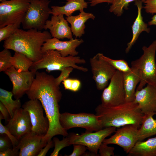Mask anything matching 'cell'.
Returning a JSON list of instances; mask_svg holds the SVG:
<instances>
[{
  "instance_id": "cell-1",
  "label": "cell",
  "mask_w": 156,
  "mask_h": 156,
  "mask_svg": "<svg viewBox=\"0 0 156 156\" xmlns=\"http://www.w3.org/2000/svg\"><path fill=\"white\" fill-rule=\"evenodd\" d=\"M55 78L53 75L45 72L37 71L32 85L26 93L29 99L39 100L45 112L49 127L42 140L47 142L55 135H60L64 137L68 134L60 122L59 103L62 95L59 86L55 83Z\"/></svg>"
},
{
  "instance_id": "cell-2",
  "label": "cell",
  "mask_w": 156,
  "mask_h": 156,
  "mask_svg": "<svg viewBox=\"0 0 156 156\" xmlns=\"http://www.w3.org/2000/svg\"><path fill=\"white\" fill-rule=\"evenodd\" d=\"M52 38L50 33L32 29L25 30L18 29L4 40V48L25 55L34 62L40 60L43 53L42 47L47 40Z\"/></svg>"
},
{
  "instance_id": "cell-3",
  "label": "cell",
  "mask_w": 156,
  "mask_h": 156,
  "mask_svg": "<svg viewBox=\"0 0 156 156\" xmlns=\"http://www.w3.org/2000/svg\"><path fill=\"white\" fill-rule=\"evenodd\" d=\"M95 111L102 129L112 127L119 128L130 124L140 128L144 115L138 104L133 101L109 107L100 104Z\"/></svg>"
},
{
  "instance_id": "cell-4",
  "label": "cell",
  "mask_w": 156,
  "mask_h": 156,
  "mask_svg": "<svg viewBox=\"0 0 156 156\" xmlns=\"http://www.w3.org/2000/svg\"><path fill=\"white\" fill-rule=\"evenodd\" d=\"M86 63V60L80 57L71 55L63 57L57 50H49L43 53L40 60L33 62L29 70L36 73L39 69H45L47 72L50 73L54 70L61 71L65 67H71L86 72L88 71L87 68L77 65Z\"/></svg>"
},
{
  "instance_id": "cell-5",
  "label": "cell",
  "mask_w": 156,
  "mask_h": 156,
  "mask_svg": "<svg viewBox=\"0 0 156 156\" xmlns=\"http://www.w3.org/2000/svg\"><path fill=\"white\" fill-rule=\"evenodd\" d=\"M142 49V55L131 63V66L138 69L141 75V79L136 90L141 89L147 84L156 87V40L154 41L148 47L144 46Z\"/></svg>"
},
{
  "instance_id": "cell-6",
  "label": "cell",
  "mask_w": 156,
  "mask_h": 156,
  "mask_svg": "<svg viewBox=\"0 0 156 156\" xmlns=\"http://www.w3.org/2000/svg\"><path fill=\"white\" fill-rule=\"evenodd\" d=\"M30 4L22 22L23 28L44 29L46 21L51 14L49 0H29Z\"/></svg>"
},
{
  "instance_id": "cell-7",
  "label": "cell",
  "mask_w": 156,
  "mask_h": 156,
  "mask_svg": "<svg viewBox=\"0 0 156 156\" xmlns=\"http://www.w3.org/2000/svg\"><path fill=\"white\" fill-rule=\"evenodd\" d=\"M59 121L62 127L66 131L76 127L83 128L89 132L103 129L98 116L93 114L64 112L60 114Z\"/></svg>"
},
{
  "instance_id": "cell-8",
  "label": "cell",
  "mask_w": 156,
  "mask_h": 156,
  "mask_svg": "<svg viewBox=\"0 0 156 156\" xmlns=\"http://www.w3.org/2000/svg\"><path fill=\"white\" fill-rule=\"evenodd\" d=\"M116 127H109L94 132L86 131L79 135L70 133L67 135L70 145L80 144L86 147L89 151L96 156L99 146L105 138L115 132Z\"/></svg>"
},
{
  "instance_id": "cell-9",
  "label": "cell",
  "mask_w": 156,
  "mask_h": 156,
  "mask_svg": "<svg viewBox=\"0 0 156 156\" xmlns=\"http://www.w3.org/2000/svg\"><path fill=\"white\" fill-rule=\"evenodd\" d=\"M29 4V0H5L1 1L0 28L9 24L22 22Z\"/></svg>"
},
{
  "instance_id": "cell-10",
  "label": "cell",
  "mask_w": 156,
  "mask_h": 156,
  "mask_svg": "<svg viewBox=\"0 0 156 156\" xmlns=\"http://www.w3.org/2000/svg\"><path fill=\"white\" fill-rule=\"evenodd\" d=\"M110 80L101 96V104L107 107L116 106L125 102L122 73L116 70Z\"/></svg>"
},
{
  "instance_id": "cell-11",
  "label": "cell",
  "mask_w": 156,
  "mask_h": 156,
  "mask_svg": "<svg viewBox=\"0 0 156 156\" xmlns=\"http://www.w3.org/2000/svg\"><path fill=\"white\" fill-rule=\"evenodd\" d=\"M89 61L92 78L96 88L99 90H103L116 70L102 58L101 53L97 54L90 58Z\"/></svg>"
},
{
  "instance_id": "cell-12",
  "label": "cell",
  "mask_w": 156,
  "mask_h": 156,
  "mask_svg": "<svg viewBox=\"0 0 156 156\" xmlns=\"http://www.w3.org/2000/svg\"><path fill=\"white\" fill-rule=\"evenodd\" d=\"M22 108L29 114L32 126L31 131L44 136L48 131L49 124L48 118L44 116V109L40 101L36 99H29L23 105Z\"/></svg>"
},
{
  "instance_id": "cell-13",
  "label": "cell",
  "mask_w": 156,
  "mask_h": 156,
  "mask_svg": "<svg viewBox=\"0 0 156 156\" xmlns=\"http://www.w3.org/2000/svg\"><path fill=\"white\" fill-rule=\"evenodd\" d=\"M117 129L115 133L110 138L105 139L103 142L107 144H115L122 147L128 153L138 141V132L139 128L131 124L122 126Z\"/></svg>"
},
{
  "instance_id": "cell-14",
  "label": "cell",
  "mask_w": 156,
  "mask_h": 156,
  "mask_svg": "<svg viewBox=\"0 0 156 156\" xmlns=\"http://www.w3.org/2000/svg\"><path fill=\"white\" fill-rule=\"evenodd\" d=\"M5 73L12 83V92L16 99H20L29 89L36 73L31 71L19 72L13 66Z\"/></svg>"
},
{
  "instance_id": "cell-15",
  "label": "cell",
  "mask_w": 156,
  "mask_h": 156,
  "mask_svg": "<svg viewBox=\"0 0 156 156\" xmlns=\"http://www.w3.org/2000/svg\"><path fill=\"white\" fill-rule=\"evenodd\" d=\"M5 126L19 140L24 135L31 132L32 127L28 112L21 107L16 110L13 117L10 119Z\"/></svg>"
},
{
  "instance_id": "cell-16",
  "label": "cell",
  "mask_w": 156,
  "mask_h": 156,
  "mask_svg": "<svg viewBox=\"0 0 156 156\" xmlns=\"http://www.w3.org/2000/svg\"><path fill=\"white\" fill-rule=\"evenodd\" d=\"M83 42L82 39L73 38L67 41H62L55 38H51L43 44L42 51L43 53L49 50H55L59 52L63 57L76 56L79 53L76 50V48Z\"/></svg>"
},
{
  "instance_id": "cell-17",
  "label": "cell",
  "mask_w": 156,
  "mask_h": 156,
  "mask_svg": "<svg viewBox=\"0 0 156 156\" xmlns=\"http://www.w3.org/2000/svg\"><path fill=\"white\" fill-rule=\"evenodd\" d=\"M43 136L38 135L31 131L19 140L18 146L19 156H38L41 150L47 142L42 141Z\"/></svg>"
},
{
  "instance_id": "cell-18",
  "label": "cell",
  "mask_w": 156,
  "mask_h": 156,
  "mask_svg": "<svg viewBox=\"0 0 156 156\" xmlns=\"http://www.w3.org/2000/svg\"><path fill=\"white\" fill-rule=\"evenodd\" d=\"M133 102L138 103L144 114L156 113V87L147 84L140 90H136Z\"/></svg>"
},
{
  "instance_id": "cell-19",
  "label": "cell",
  "mask_w": 156,
  "mask_h": 156,
  "mask_svg": "<svg viewBox=\"0 0 156 156\" xmlns=\"http://www.w3.org/2000/svg\"><path fill=\"white\" fill-rule=\"evenodd\" d=\"M68 22L64 18V15H52L50 20L46 22L44 29L50 31L52 37L59 39L72 38L71 28Z\"/></svg>"
},
{
  "instance_id": "cell-20",
  "label": "cell",
  "mask_w": 156,
  "mask_h": 156,
  "mask_svg": "<svg viewBox=\"0 0 156 156\" xmlns=\"http://www.w3.org/2000/svg\"><path fill=\"white\" fill-rule=\"evenodd\" d=\"M132 71L122 73L124 88L125 93V102H133L137 85L141 79V75L137 68L131 66Z\"/></svg>"
},
{
  "instance_id": "cell-21",
  "label": "cell",
  "mask_w": 156,
  "mask_h": 156,
  "mask_svg": "<svg viewBox=\"0 0 156 156\" xmlns=\"http://www.w3.org/2000/svg\"><path fill=\"white\" fill-rule=\"evenodd\" d=\"M142 2L140 1H136L135 4L138 9L137 17L132 27L133 35L131 40L127 44V47L125 52L128 53L132 46L135 43L140 34L143 31H145L149 33L150 29L148 27V24L143 21L142 15Z\"/></svg>"
},
{
  "instance_id": "cell-22",
  "label": "cell",
  "mask_w": 156,
  "mask_h": 156,
  "mask_svg": "<svg viewBox=\"0 0 156 156\" xmlns=\"http://www.w3.org/2000/svg\"><path fill=\"white\" fill-rule=\"evenodd\" d=\"M79 15L67 17L66 20L71 25V29L76 37H80L85 33V23L90 19H94L95 16L92 13L86 12L82 10Z\"/></svg>"
},
{
  "instance_id": "cell-23",
  "label": "cell",
  "mask_w": 156,
  "mask_h": 156,
  "mask_svg": "<svg viewBox=\"0 0 156 156\" xmlns=\"http://www.w3.org/2000/svg\"><path fill=\"white\" fill-rule=\"evenodd\" d=\"M88 4L85 0H67L63 6H51V14L56 15H65L68 17L71 16L76 11H80L87 8Z\"/></svg>"
},
{
  "instance_id": "cell-24",
  "label": "cell",
  "mask_w": 156,
  "mask_h": 156,
  "mask_svg": "<svg viewBox=\"0 0 156 156\" xmlns=\"http://www.w3.org/2000/svg\"><path fill=\"white\" fill-rule=\"evenodd\" d=\"M128 154L129 156H156V137L137 141Z\"/></svg>"
},
{
  "instance_id": "cell-25",
  "label": "cell",
  "mask_w": 156,
  "mask_h": 156,
  "mask_svg": "<svg viewBox=\"0 0 156 156\" xmlns=\"http://www.w3.org/2000/svg\"><path fill=\"white\" fill-rule=\"evenodd\" d=\"M156 113H150L144 115L142 123L137 134L138 141L156 135V119L153 118Z\"/></svg>"
},
{
  "instance_id": "cell-26",
  "label": "cell",
  "mask_w": 156,
  "mask_h": 156,
  "mask_svg": "<svg viewBox=\"0 0 156 156\" xmlns=\"http://www.w3.org/2000/svg\"><path fill=\"white\" fill-rule=\"evenodd\" d=\"M13 94L12 91L0 88V101L7 108L9 113L10 118L13 117L14 112L21 107L20 99L14 100L12 99Z\"/></svg>"
},
{
  "instance_id": "cell-27",
  "label": "cell",
  "mask_w": 156,
  "mask_h": 156,
  "mask_svg": "<svg viewBox=\"0 0 156 156\" xmlns=\"http://www.w3.org/2000/svg\"><path fill=\"white\" fill-rule=\"evenodd\" d=\"M10 62L15 69L19 72H28L33 62L24 54L15 52L10 59Z\"/></svg>"
},
{
  "instance_id": "cell-28",
  "label": "cell",
  "mask_w": 156,
  "mask_h": 156,
  "mask_svg": "<svg viewBox=\"0 0 156 156\" xmlns=\"http://www.w3.org/2000/svg\"><path fill=\"white\" fill-rule=\"evenodd\" d=\"M136 1L144 2L145 0H113L109 10L117 16H120L123 13V9L127 8L129 3Z\"/></svg>"
},
{
  "instance_id": "cell-29",
  "label": "cell",
  "mask_w": 156,
  "mask_h": 156,
  "mask_svg": "<svg viewBox=\"0 0 156 156\" xmlns=\"http://www.w3.org/2000/svg\"><path fill=\"white\" fill-rule=\"evenodd\" d=\"M102 58L113 66L116 70L122 73L130 72L132 69L127 62L124 60H114L104 56L101 53Z\"/></svg>"
},
{
  "instance_id": "cell-30",
  "label": "cell",
  "mask_w": 156,
  "mask_h": 156,
  "mask_svg": "<svg viewBox=\"0 0 156 156\" xmlns=\"http://www.w3.org/2000/svg\"><path fill=\"white\" fill-rule=\"evenodd\" d=\"M21 23L20 21L0 28V42L7 39L14 34L19 29Z\"/></svg>"
},
{
  "instance_id": "cell-31",
  "label": "cell",
  "mask_w": 156,
  "mask_h": 156,
  "mask_svg": "<svg viewBox=\"0 0 156 156\" xmlns=\"http://www.w3.org/2000/svg\"><path fill=\"white\" fill-rule=\"evenodd\" d=\"M9 49L4 48L0 52V72H5L12 66L10 62L11 53Z\"/></svg>"
},
{
  "instance_id": "cell-32",
  "label": "cell",
  "mask_w": 156,
  "mask_h": 156,
  "mask_svg": "<svg viewBox=\"0 0 156 156\" xmlns=\"http://www.w3.org/2000/svg\"><path fill=\"white\" fill-rule=\"evenodd\" d=\"M53 141L54 143V148L50 156H58L60 151L62 148L70 145L68 138L66 136L62 140H60L57 137L53 138Z\"/></svg>"
},
{
  "instance_id": "cell-33",
  "label": "cell",
  "mask_w": 156,
  "mask_h": 156,
  "mask_svg": "<svg viewBox=\"0 0 156 156\" xmlns=\"http://www.w3.org/2000/svg\"><path fill=\"white\" fill-rule=\"evenodd\" d=\"M2 119H0V134L6 135L10 140L12 145L13 148L17 147L19 143V140L14 136L9 131L5 126H4L1 123Z\"/></svg>"
},
{
  "instance_id": "cell-34",
  "label": "cell",
  "mask_w": 156,
  "mask_h": 156,
  "mask_svg": "<svg viewBox=\"0 0 156 156\" xmlns=\"http://www.w3.org/2000/svg\"><path fill=\"white\" fill-rule=\"evenodd\" d=\"M74 68L71 67H65L61 71L60 75L59 76L55 78V81L56 84L59 86L60 83L64 80L68 78L70 74L71 73Z\"/></svg>"
},
{
  "instance_id": "cell-35",
  "label": "cell",
  "mask_w": 156,
  "mask_h": 156,
  "mask_svg": "<svg viewBox=\"0 0 156 156\" xmlns=\"http://www.w3.org/2000/svg\"><path fill=\"white\" fill-rule=\"evenodd\" d=\"M114 147L109 146L107 144L102 142L99 149V155L101 156H114Z\"/></svg>"
},
{
  "instance_id": "cell-36",
  "label": "cell",
  "mask_w": 156,
  "mask_h": 156,
  "mask_svg": "<svg viewBox=\"0 0 156 156\" xmlns=\"http://www.w3.org/2000/svg\"><path fill=\"white\" fill-rule=\"evenodd\" d=\"M12 143L5 134H0V151L5 150L8 148H12Z\"/></svg>"
},
{
  "instance_id": "cell-37",
  "label": "cell",
  "mask_w": 156,
  "mask_h": 156,
  "mask_svg": "<svg viewBox=\"0 0 156 156\" xmlns=\"http://www.w3.org/2000/svg\"><path fill=\"white\" fill-rule=\"evenodd\" d=\"M73 149L72 153L68 156H84L87 149L85 146L80 144H73Z\"/></svg>"
},
{
  "instance_id": "cell-38",
  "label": "cell",
  "mask_w": 156,
  "mask_h": 156,
  "mask_svg": "<svg viewBox=\"0 0 156 156\" xmlns=\"http://www.w3.org/2000/svg\"><path fill=\"white\" fill-rule=\"evenodd\" d=\"M143 7L145 11L148 13H156V0H145Z\"/></svg>"
},
{
  "instance_id": "cell-39",
  "label": "cell",
  "mask_w": 156,
  "mask_h": 156,
  "mask_svg": "<svg viewBox=\"0 0 156 156\" xmlns=\"http://www.w3.org/2000/svg\"><path fill=\"white\" fill-rule=\"evenodd\" d=\"M19 149L17 148H8L5 150L0 151V156H18Z\"/></svg>"
},
{
  "instance_id": "cell-40",
  "label": "cell",
  "mask_w": 156,
  "mask_h": 156,
  "mask_svg": "<svg viewBox=\"0 0 156 156\" xmlns=\"http://www.w3.org/2000/svg\"><path fill=\"white\" fill-rule=\"evenodd\" d=\"M54 146V143L53 140H51L49 141L44 148L41 150L38 156H45L49 150Z\"/></svg>"
},
{
  "instance_id": "cell-41",
  "label": "cell",
  "mask_w": 156,
  "mask_h": 156,
  "mask_svg": "<svg viewBox=\"0 0 156 156\" xmlns=\"http://www.w3.org/2000/svg\"><path fill=\"white\" fill-rule=\"evenodd\" d=\"M0 111L6 122L9 121L10 116L9 111L5 106L0 102Z\"/></svg>"
},
{
  "instance_id": "cell-42",
  "label": "cell",
  "mask_w": 156,
  "mask_h": 156,
  "mask_svg": "<svg viewBox=\"0 0 156 156\" xmlns=\"http://www.w3.org/2000/svg\"><path fill=\"white\" fill-rule=\"evenodd\" d=\"M81 86L80 81L77 79H73L70 91L76 92L80 89Z\"/></svg>"
},
{
  "instance_id": "cell-43",
  "label": "cell",
  "mask_w": 156,
  "mask_h": 156,
  "mask_svg": "<svg viewBox=\"0 0 156 156\" xmlns=\"http://www.w3.org/2000/svg\"><path fill=\"white\" fill-rule=\"evenodd\" d=\"M90 1V6H93L100 3H107L112 4L113 0H88Z\"/></svg>"
},
{
  "instance_id": "cell-44",
  "label": "cell",
  "mask_w": 156,
  "mask_h": 156,
  "mask_svg": "<svg viewBox=\"0 0 156 156\" xmlns=\"http://www.w3.org/2000/svg\"><path fill=\"white\" fill-rule=\"evenodd\" d=\"M72 79L68 78L64 80L62 82L65 90H70Z\"/></svg>"
},
{
  "instance_id": "cell-45",
  "label": "cell",
  "mask_w": 156,
  "mask_h": 156,
  "mask_svg": "<svg viewBox=\"0 0 156 156\" xmlns=\"http://www.w3.org/2000/svg\"><path fill=\"white\" fill-rule=\"evenodd\" d=\"M149 25H156V14L153 16L151 20L148 22Z\"/></svg>"
},
{
  "instance_id": "cell-46",
  "label": "cell",
  "mask_w": 156,
  "mask_h": 156,
  "mask_svg": "<svg viewBox=\"0 0 156 156\" xmlns=\"http://www.w3.org/2000/svg\"><path fill=\"white\" fill-rule=\"evenodd\" d=\"M3 0H0V1L1 2V1H3Z\"/></svg>"
}]
</instances>
